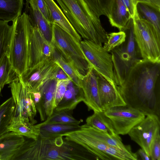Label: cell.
I'll use <instances>...</instances> for the list:
<instances>
[{"instance_id":"6da1fadb","label":"cell","mask_w":160,"mask_h":160,"mask_svg":"<svg viewBox=\"0 0 160 160\" xmlns=\"http://www.w3.org/2000/svg\"><path fill=\"white\" fill-rule=\"evenodd\" d=\"M160 62L142 59L118 89L128 106L160 118Z\"/></svg>"},{"instance_id":"7a4b0ae2","label":"cell","mask_w":160,"mask_h":160,"mask_svg":"<svg viewBox=\"0 0 160 160\" xmlns=\"http://www.w3.org/2000/svg\"><path fill=\"white\" fill-rule=\"evenodd\" d=\"M66 139L81 145L98 160H137L129 145H125L119 135L111 136L87 124L64 135Z\"/></svg>"},{"instance_id":"3957f363","label":"cell","mask_w":160,"mask_h":160,"mask_svg":"<svg viewBox=\"0 0 160 160\" xmlns=\"http://www.w3.org/2000/svg\"><path fill=\"white\" fill-rule=\"evenodd\" d=\"M62 136L38 137L26 141L19 160H91L94 156L83 147Z\"/></svg>"},{"instance_id":"277c9868","label":"cell","mask_w":160,"mask_h":160,"mask_svg":"<svg viewBox=\"0 0 160 160\" xmlns=\"http://www.w3.org/2000/svg\"><path fill=\"white\" fill-rule=\"evenodd\" d=\"M76 32L84 39L101 46L108 40V33L84 0H56Z\"/></svg>"},{"instance_id":"5b68a950","label":"cell","mask_w":160,"mask_h":160,"mask_svg":"<svg viewBox=\"0 0 160 160\" xmlns=\"http://www.w3.org/2000/svg\"><path fill=\"white\" fill-rule=\"evenodd\" d=\"M12 23L14 30L8 56L20 78L29 68L32 25L25 12L13 21Z\"/></svg>"},{"instance_id":"8992f818","label":"cell","mask_w":160,"mask_h":160,"mask_svg":"<svg viewBox=\"0 0 160 160\" xmlns=\"http://www.w3.org/2000/svg\"><path fill=\"white\" fill-rule=\"evenodd\" d=\"M123 31L126 34L125 42L110 52L117 86L122 84L131 68L142 59L135 40L133 19H130Z\"/></svg>"},{"instance_id":"52a82bcc","label":"cell","mask_w":160,"mask_h":160,"mask_svg":"<svg viewBox=\"0 0 160 160\" xmlns=\"http://www.w3.org/2000/svg\"><path fill=\"white\" fill-rule=\"evenodd\" d=\"M52 43L55 49L81 78L86 75L92 67L82 51L80 42L58 25L52 24Z\"/></svg>"},{"instance_id":"ba28073f","label":"cell","mask_w":160,"mask_h":160,"mask_svg":"<svg viewBox=\"0 0 160 160\" xmlns=\"http://www.w3.org/2000/svg\"><path fill=\"white\" fill-rule=\"evenodd\" d=\"M133 20L135 40L142 58L160 62V36L153 25L137 13Z\"/></svg>"},{"instance_id":"9c48e42d","label":"cell","mask_w":160,"mask_h":160,"mask_svg":"<svg viewBox=\"0 0 160 160\" xmlns=\"http://www.w3.org/2000/svg\"><path fill=\"white\" fill-rule=\"evenodd\" d=\"M9 84L15 105L14 115L12 122H30L35 124L37 123L35 117L37 111L30 89L19 77Z\"/></svg>"},{"instance_id":"30bf717a","label":"cell","mask_w":160,"mask_h":160,"mask_svg":"<svg viewBox=\"0 0 160 160\" xmlns=\"http://www.w3.org/2000/svg\"><path fill=\"white\" fill-rule=\"evenodd\" d=\"M82 51L91 66L103 76L113 86L115 82L112 55L102 46L83 39L80 42Z\"/></svg>"},{"instance_id":"8fae6325","label":"cell","mask_w":160,"mask_h":160,"mask_svg":"<svg viewBox=\"0 0 160 160\" xmlns=\"http://www.w3.org/2000/svg\"><path fill=\"white\" fill-rule=\"evenodd\" d=\"M103 112L111 121L115 133L118 135L128 134L146 116L140 111L127 105L112 107Z\"/></svg>"},{"instance_id":"7c38bea8","label":"cell","mask_w":160,"mask_h":160,"mask_svg":"<svg viewBox=\"0 0 160 160\" xmlns=\"http://www.w3.org/2000/svg\"><path fill=\"white\" fill-rule=\"evenodd\" d=\"M60 68L52 57L28 69L20 78L31 92L39 91L46 82L56 78Z\"/></svg>"},{"instance_id":"4fadbf2b","label":"cell","mask_w":160,"mask_h":160,"mask_svg":"<svg viewBox=\"0 0 160 160\" xmlns=\"http://www.w3.org/2000/svg\"><path fill=\"white\" fill-rule=\"evenodd\" d=\"M160 132V118L148 115L134 126L128 133L131 139L143 149L150 157V148L156 135Z\"/></svg>"},{"instance_id":"5bb4252c","label":"cell","mask_w":160,"mask_h":160,"mask_svg":"<svg viewBox=\"0 0 160 160\" xmlns=\"http://www.w3.org/2000/svg\"><path fill=\"white\" fill-rule=\"evenodd\" d=\"M55 48L43 36L38 28L32 26L29 69L52 57Z\"/></svg>"},{"instance_id":"9a60e30c","label":"cell","mask_w":160,"mask_h":160,"mask_svg":"<svg viewBox=\"0 0 160 160\" xmlns=\"http://www.w3.org/2000/svg\"><path fill=\"white\" fill-rule=\"evenodd\" d=\"M81 88L83 94V102L88 110L103 112L99 98L97 72L92 67L81 79Z\"/></svg>"},{"instance_id":"2e32d148","label":"cell","mask_w":160,"mask_h":160,"mask_svg":"<svg viewBox=\"0 0 160 160\" xmlns=\"http://www.w3.org/2000/svg\"><path fill=\"white\" fill-rule=\"evenodd\" d=\"M97 74L99 97L102 111L115 107L126 105L118 87L113 86L98 72Z\"/></svg>"},{"instance_id":"e0dca14e","label":"cell","mask_w":160,"mask_h":160,"mask_svg":"<svg viewBox=\"0 0 160 160\" xmlns=\"http://www.w3.org/2000/svg\"><path fill=\"white\" fill-rule=\"evenodd\" d=\"M57 81L56 78L49 80L39 91L41 97L35 107L42 121H44L50 116L56 108L55 96Z\"/></svg>"},{"instance_id":"ac0fdd59","label":"cell","mask_w":160,"mask_h":160,"mask_svg":"<svg viewBox=\"0 0 160 160\" xmlns=\"http://www.w3.org/2000/svg\"><path fill=\"white\" fill-rule=\"evenodd\" d=\"M26 140L24 137L9 132L0 138V160H18Z\"/></svg>"},{"instance_id":"d6986e66","label":"cell","mask_w":160,"mask_h":160,"mask_svg":"<svg viewBox=\"0 0 160 160\" xmlns=\"http://www.w3.org/2000/svg\"><path fill=\"white\" fill-rule=\"evenodd\" d=\"M25 12L28 14L32 27L38 28L44 38L52 43V24L45 18L38 9L36 0H26Z\"/></svg>"},{"instance_id":"ffe728a7","label":"cell","mask_w":160,"mask_h":160,"mask_svg":"<svg viewBox=\"0 0 160 160\" xmlns=\"http://www.w3.org/2000/svg\"><path fill=\"white\" fill-rule=\"evenodd\" d=\"M47 5L50 18V23L56 24L70 34L79 42L82 38L68 21L62 10L53 0H44Z\"/></svg>"},{"instance_id":"44dd1931","label":"cell","mask_w":160,"mask_h":160,"mask_svg":"<svg viewBox=\"0 0 160 160\" xmlns=\"http://www.w3.org/2000/svg\"><path fill=\"white\" fill-rule=\"evenodd\" d=\"M111 25L123 31L131 18L122 0H111L107 17Z\"/></svg>"},{"instance_id":"7402d4cb","label":"cell","mask_w":160,"mask_h":160,"mask_svg":"<svg viewBox=\"0 0 160 160\" xmlns=\"http://www.w3.org/2000/svg\"><path fill=\"white\" fill-rule=\"evenodd\" d=\"M40 127L39 137L42 138L63 137L66 133L79 129L81 126L62 123H49L42 125Z\"/></svg>"},{"instance_id":"603a6c76","label":"cell","mask_w":160,"mask_h":160,"mask_svg":"<svg viewBox=\"0 0 160 160\" xmlns=\"http://www.w3.org/2000/svg\"><path fill=\"white\" fill-rule=\"evenodd\" d=\"M137 10L139 17L151 24L160 36V8L141 2H138Z\"/></svg>"},{"instance_id":"cb8c5ba5","label":"cell","mask_w":160,"mask_h":160,"mask_svg":"<svg viewBox=\"0 0 160 160\" xmlns=\"http://www.w3.org/2000/svg\"><path fill=\"white\" fill-rule=\"evenodd\" d=\"M24 0H0V20L8 22L21 15Z\"/></svg>"},{"instance_id":"d4e9b609","label":"cell","mask_w":160,"mask_h":160,"mask_svg":"<svg viewBox=\"0 0 160 160\" xmlns=\"http://www.w3.org/2000/svg\"><path fill=\"white\" fill-rule=\"evenodd\" d=\"M70 84V83L63 98L55 110L67 109L72 111L79 103L83 102L84 96L81 88L78 90Z\"/></svg>"},{"instance_id":"484cf974","label":"cell","mask_w":160,"mask_h":160,"mask_svg":"<svg viewBox=\"0 0 160 160\" xmlns=\"http://www.w3.org/2000/svg\"><path fill=\"white\" fill-rule=\"evenodd\" d=\"M86 122L87 124L110 136L116 134L111 121L105 114L103 111H94L92 115L87 118Z\"/></svg>"},{"instance_id":"4316f807","label":"cell","mask_w":160,"mask_h":160,"mask_svg":"<svg viewBox=\"0 0 160 160\" xmlns=\"http://www.w3.org/2000/svg\"><path fill=\"white\" fill-rule=\"evenodd\" d=\"M8 129L9 132L36 140L39 137L40 127L30 122L18 121L12 122Z\"/></svg>"},{"instance_id":"83f0119b","label":"cell","mask_w":160,"mask_h":160,"mask_svg":"<svg viewBox=\"0 0 160 160\" xmlns=\"http://www.w3.org/2000/svg\"><path fill=\"white\" fill-rule=\"evenodd\" d=\"M15 105L12 97L0 106V138L9 132L8 127L14 116Z\"/></svg>"},{"instance_id":"f1b7e54d","label":"cell","mask_w":160,"mask_h":160,"mask_svg":"<svg viewBox=\"0 0 160 160\" xmlns=\"http://www.w3.org/2000/svg\"><path fill=\"white\" fill-rule=\"evenodd\" d=\"M14 30V25L0 20V61L5 55L9 54Z\"/></svg>"},{"instance_id":"f546056e","label":"cell","mask_w":160,"mask_h":160,"mask_svg":"<svg viewBox=\"0 0 160 160\" xmlns=\"http://www.w3.org/2000/svg\"><path fill=\"white\" fill-rule=\"evenodd\" d=\"M72 111L63 109L54 110L52 113L45 120L38 123L39 125L49 123H62L79 125L81 122L72 115Z\"/></svg>"},{"instance_id":"4dcf8cb0","label":"cell","mask_w":160,"mask_h":160,"mask_svg":"<svg viewBox=\"0 0 160 160\" xmlns=\"http://www.w3.org/2000/svg\"><path fill=\"white\" fill-rule=\"evenodd\" d=\"M18 77H19L12 68L8 55H5L0 61V97L4 86L10 84Z\"/></svg>"},{"instance_id":"1f68e13d","label":"cell","mask_w":160,"mask_h":160,"mask_svg":"<svg viewBox=\"0 0 160 160\" xmlns=\"http://www.w3.org/2000/svg\"><path fill=\"white\" fill-rule=\"evenodd\" d=\"M52 58L66 74L70 80L78 87L81 88V78L74 68L55 49Z\"/></svg>"},{"instance_id":"d6a6232c","label":"cell","mask_w":160,"mask_h":160,"mask_svg":"<svg viewBox=\"0 0 160 160\" xmlns=\"http://www.w3.org/2000/svg\"><path fill=\"white\" fill-rule=\"evenodd\" d=\"M91 10L98 17H108L111 0H84Z\"/></svg>"},{"instance_id":"836d02e7","label":"cell","mask_w":160,"mask_h":160,"mask_svg":"<svg viewBox=\"0 0 160 160\" xmlns=\"http://www.w3.org/2000/svg\"><path fill=\"white\" fill-rule=\"evenodd\" d=\"M108 36L107 41L104 43L103 47L108 52L124 42L126 38V33L123 31L111 32L108 34Z\"/></svg>"},{"instance_id":"e575fe53","label":"cell","mask_w":160,"mask_h":160,"mask_svg":"<svg viewBox=\"0 0 160 160\" xmlns=\"http://www.w3.org/2000/svg\"><path fill=\"white\" fill-rule=\"evenodd\" d=\"M71 82L69 79L57 81L55 96V103L56 107L63 98Z\"/></svg>"},{"instance_id":"d590c367","label":"cell","mask_w":160,"mask_h":160,"mask_svg":"<svg viewBox=\"0 0 160 160\" xmlns=\"http://www.w3.org/2000/svg\"><path fill=\"white\" fill-rule=\"evenodd\" d=\"M151 160H160V132L155 136L150 148Z\"/></svg>"},{"instance_id":"8d00e7d4","label":"cell","mask_w":160,"mask_h":160,"mask_svg":"<svg viewBox=\"0 0 160 160\" xmlns=\"http://www.w3.org/2000/svg\"><path fill=\"white\" fill-rule=\"evenodd\" d=\"M128 9L131 18L133 19L135 15L138 13L137 5L138 0H122Z\"/></svg>"},{"instance_id":"74e56055","label":"cell","mask_w":160,"mask_h":160,"mask_svg":"<svg viewBox=\"0 0 160 160\" xmlns=\"http://www.w3.org/2000/svg\"><path fill=\"white\" fill-rule=\"evenodd\" d=\"M36 1L38 9L46 19L50 23L49 13L45 1L44 0H36Z\"/></svg>"},{"instance_id":"f35d334b","label":"cell","mask_w":160,"mask_h":160,"mask_svg":"<svg viewBox=\"0 0 160 160\" xmlns=\"http://www.w3.org/2000/svg\"><path fill=\"white\" fill-rule=\"evenodd\" d=\"M138 157L139 156L143 160H151L150 157L148 156L145 151L142 148L138 149L136 152Z\"/></svg>"},{"instance_id":"ab89813d","label":"cell","mask_w":160,"mask_h":160,"mask_svg":"<svg viewBox=\"0 0 160 160\" xmlns=\"http://www.w3.org/2000/svg\"><path fill=\"white\" fill-rule=\"evenodd\" d=\"M55 78L57 80L69 79L66 74L61 68L57 72L55 76Z\"/></svg>"},{"instance_id":"60d3db41","label":"cell","mask_w":160,"mask_h":160,"mask_svg":"<svg viewBox=\"0 0 160 160\" xmlns=\"http://www.w3.org/2000/svg\"><path fill=\"white\" fill-rule=\"evenodd\" d=\"M138 2H146L160 8V0H138Z\"/></svg>"}]
</instances>
